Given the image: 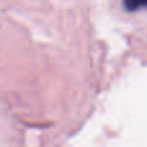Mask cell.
<instances>
[{
	"instance_id": "6da1fadb",
	"label": "cell",
	"mask_w": 147,
	"mask_h": 147,
	"mask_svg": "<svg viewBox=\"0 0 147 147\" xmlns=\"http://www.w3.org/2000/svg\"><path fill=\"white\" fill-rule=\"evenodd\" d=\"M123 5H124L125 10L130 13L142 9L147 10V0H123Z\"/></svg>"
}]
</instances>
